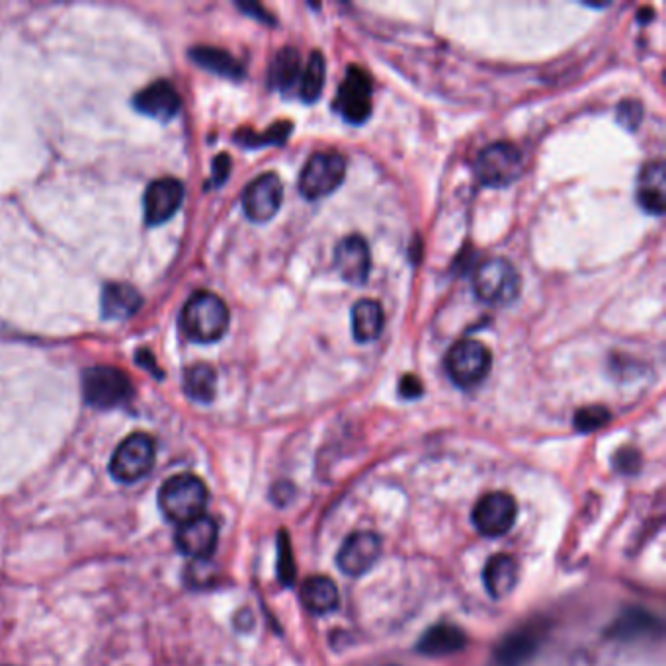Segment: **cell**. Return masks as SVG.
Segmentation results:
<instances>
[{
	"mask_svg": "<svg viewBox=\"0 0 666 666\" xmlns=\"http://www.w3.org/2000/svg\"><path fill=\"white\" fill-rule=\"evenodd\" d=\"M182 329L186 336L200 344L221 340L231 323L225 301L211 292H196L182 309Z\"/></svg>",
	"mask_w": 666,
	"mask_h": 666,
	"instance_id": "cell-1",
	"label": "cell"
},
{
	"mask_svg": "<svg viewBox=\"0 0 666 666\" xmlns=\"http://www.w3.org/2000/svg\"><path fill=\"white\" fill-rule=\"evenodd\" d=\"M206 504H208L206 483L190 473L170 477L159 491L161 512L165 514L167 520L178 526L202 516Z\"/></svg>",
	"mask_w": 666,
	"mask_h": 666,
	"instance_id": "cell-2",
	"label": "cell"
},
{
	"mask_svg": "<svg viewBox=\"0 0 666 666\" xmlns=\"http://www.w3.org/2000/svg\"><path fill=\"white\" fill-rule=\"evenodd\" d=\"M473 292L483 303L504 307L518 299L522 278L510 260L495 256L479 264L473 278Z\"/></svg>",
	"mask_w": 666,
	"mask_h": 666,
	"instance_id": "cell-3",
	"label": "cell"
},
{
	"mask_svg": "<svg viewBox=\"0 0 666 666\" xmlns=\"http://www.w3.org/2000/svg\"><path fill=\"white\" fill-rule=\"evenodd\" d=\"M446 372L461 389H473L487 379L493 368L491 350L479 340H458L446 354Z\"/></svg>",
	"mask_w": 666,
	"mask_h": 666,
	"instance_id": "cell-4",
	"label": "cell"
},
{
	"mask_svg": "<svg viewBox=\"0 0 666 666\" xmlns=\"http://www.w3.org/2000/svg\"><path fill=\"white\" fill-rule=\"evenodd\" d=\"M524 172L522 151L508 141H497L479 151L475 159V176L481 184L491 188H504L520 178Z\"/></svg>",
	"mask_w": 666,
	"mask_h": 666,
	"instance_id": "cell-5",
	"label": "cell"
},
{
	"mask_svg": "<svg viewBox=\"0 0 666 666\" xmlns=\"http://www.w3.org/2000/svg\"><path fill=\"white\" fill-rule=\"evenodd\" d=\"M346 178V161L334 151L315 153L299 174V192L305 200L317 202L331 196Z\"/></svg>",
	"mask_w": 666,
	"mask_h": 666,
	"instance_id": "cell-6",
	"label": "cell"
},
{
	"mask_svg": "<svg viewBox=\"0 0 666 666\" xmlns=\"http://www.w3.org/2000/svg\"><path fill=\"white\" fill-rule=\"evenodd\" d=\"M84 399L96 409H116L133 397L131 379L118 368L96 366L83 375Z\"/></svg>",
	"mask_w": 666,
	"mask_h": 666,
	"instance_id": "cell-7",
	"label": "cell"
},
{
	"mask_svg": "<svg viewBox=\"0 0 666 666\" xmlns=\"http://www.w3.org/2000/svg\"><path fill=\"white\" fill-rule=\"evenodd\" d=\"M155 456L157 448L153 438L149 434L135 432L116 448L110 461V473L120 483H137L153 469Z\"/></svg>",
	"mask_w": 666,
	"mask_h": 666,
	"instance_id": "cell-8",
	"label": "cell"
},
{
	"mask_svg": "<svg viewBox=\"0 0 666 666\" xmlns=\"http://www.w3.org/2000/svg\"><path fill=\"white\" fill-rule=\"evenodd\" d=\"M336 112L352 125L366 124L372 116V81L362 67H348L344 81L338 86Z\"/></svg>",
	"mask_w": 666,
	"mask_h": 666,
	"instance_id": "cell-9",
	"label": "cell"
},
{
	"mask_svg": "<svg viewBox=\"0 0 666 666\" xmlns=\"http://www.w3.org/2000/svg\"><path fill=\"white\" fill-rule=\"evenodd\" d=\"M284 202V184L276 172L256 176L243 192V209L252 223H268Z\"/></svg>",
	"mask_w": 666,
	"mask_h": 666,
	"instance_id": "cell-10",
	"label": "cell"
},
{
	"mask_svg": "<svg viewBox=\"0 0 666 666\" xmlns=\"http://www.w3.org/2000/svg\"><path fill=\"white\" fill-rule=\"evenodd\" d=\"M516 520V500L508 493H489L473 508L475 528L489 538L506 534Z\"/></svg>",
	"mask_w": 666,
	"mask_h": 666,
	"instance_id": "cell-11",
	"label": "cell"
},
{
	"mask_svg": "<svg viewBox=\"0 0 666 666\" xmlns=\"http://www.w3.org/2000/svg\"><path fill=\"white\" fill-rule=\"evenodd\" d=\"M334 266L340 278L352 286H364L372 272V254L364 237L348 235L334 249Z\"/></svg>",
	"mask_w": 666,
	"mask_h": 666,
	"instance_id": "cell-12",
	"label": "cell"
},
{
	"mask_svg": "<svg viewBox=\"0 0 666 666\" xmlns=\"http://www.w3.org/2000/svg\"><path fill=\"white\" fill-rule=\"evenodd\" d=\"M381 540L374 532H356L342 543L336 563L340 571L348 577H362L368 573L379 559Z\"/></svg>",
	"mask_w": 666,
	"mask_h": 666,
	"instance_id": "cell-13",
	"label": "cell"
},
{
	"mask_svg": "<svg viewBox=\"0 0 666 666\" xmlns=\"http://www.w3.org/2000/svg\"><path fill=\"white\" fill-rule=\"evenodd\" d=\"M184 202V186L176 178H159L149 184L143 206L149 225H163Z\"/></svg>",
	"mask_w": 666,
	"mask_h": 666,
	"instance_id": "cell-14",
	"label": "cell"
},
{
	"mask_svg": "<svg viewBox=\"0 0 666 666\" xmlns=\"http://www.w3.org/2000/svg\"><path fill=\"white\" fill-rule=\"evenodd\" d=\"M217 538H219V528L215 520L202 514L190 522L180 524L174 542L180 553L194 559H208L217 547Z\"/></svg>",
	"mask_w": 666,
	"mask_h": 666,
	"instance_id": "cell-15",
	"label": "cell"
},
{
	"mask_svg": "<svg viewBox=\"0 0 666 666\" xmlns=\"http://www.w3.org/2000/svg\"><path fill=\"white\" fill-rule=\"evenodd\" d=\"M180 104L182 102L176 88L168 81H155L139 90L133 98L137 112L159 122H170L178 114Z\"/></svg>",
	"mask_w": 666,
	"mask_h": 666,
	"instance_id": "cell-16",
	"label": "cell"
},
{
	"mask_svg": "<svg viewBox=\"0 0 666 666\" xmlns=\"http://www.w3.org/2000/svg\"><path fill=\"white\" fill-rule=\"evenodd\" d=\"M637 202L651 215L661 217L666 206L665 161L657 159L641 168L637 180Z\"/></svg>",
	"mask_w": 666,
	"mask_h": 666,
	"instance_id": "cell-17",
	"label": "cell"
},
{
	"mask_svg": "<svg viewBox=\"0 0 666 666\" xmlns=\"http://www.w3.org/2000/svg\"><path fill=\"white\" fill-rule=\"evenodd\" d=\"M143 305V297L133 286L124 282H110L102 292V317L124 321L133 317Z\"/></svg>",
	"mask_w": 666,
	"mask_h": 666,
	"instance_id": "cell-18",
	"label": "cell"
},
{
	"mask_svg": "<svg viewBox=\"0 0 666 666\" xmlns=\"http://www.w3.org/2000/svg\"><path fill=\"white\" fill-rule=\"evenodd\" d=\"M542 631L534 627H524L520 631L510 633L497 651V663L499 666L524 665L540 647Z\"/></svg>",
	"mask_w": 666,
	"mask_h": 666,
	"instance_id": "cell-19",
	"label": "cell"
},
{
	"mask_svg": "<svg viewBox=\"0 0 666 666\" xmlns=\"http://www.w3.org/2000/svg\"><path fill=\"white\" fill-rule=\"evenodd\" d=\"M192 61L206 69L213 75L231 79V81H241L245 77V69L243 65L225 49L221 47H211V45H198L190 51Z\"/></svg>",
	"mask_w": 666,
	"mask_h": 666,
	"instance_id": "cell-20",
	"label": "cell"
},
{
	"mask_svg": "<svg viewBox=\"0 0 666 666\" xmlns=\"http://www.w3.org/2000/svg\"><path fill=\"white\" fill-rule=\"evenodd\" d=\"M518 577H520V569H518L516 559L510 555H504V553L491 557L489 563L485 565V573H483V581L493 598L508 596L518 583Z\"/></svg>",
	"mask_w": 666,
	"mask_h": 666,
	"instance_id": "cell-21",
	"label": "cell"
},
{
	"mask_svg": "<svg viewBox=\"0 0 666 666\" xmlns=\"http://www.w3.org/2000/svg\"><path fill=\"white\" fill-rule=\"evenodd\" d=\"M465 645V633L454 625H434L418 641L417 651L428 657H446L458 653Z\"/></svg>",
	"mask_w": 666,
	"mask_h": 666,
	"instance_id": "cell-22",
	"label": "cell"
},
{
	"mask_svg": "<svg viewBox=\"0 0 666 666\" xmlns=\"http://www.w3.org/2000/svg\"><path fill=\"white\" fill-rule=\"evenodd\" d=\"M385 325L383 307L375 299H360L352 307V334L358 342H374Z\"/></svg>",
	"mask_w": 666,
	"mask_h": 666,
	"instance_id": "cell-23",
	"label": "cell"
},
{
	"mask_svg": "<svg viewBox=\"0 0 666 666\" xmlns=\"http://www.w3.org/2000/svg\"><path fill=\"white\" fill-rule=\"evenodd\" d=\"M301 600L313 614H331L338 608V588L329 577H309L301 586Z\"/></svg>",
	"mask_w": 666,
	"mask_h": 666,
	"instance_id": "cell-24",
	"label": "cell"
},
{
	"mask_svg": "<svg viewBox=\"0 0 666 666\" xmlns=\"http://www.w3.org/2000/svg\"><path fill=\"white\" fill-rule=\"evenodd\" d=\"M299 77H301V53L292 45H286L276 53L270 65L268 73L270 86L280 90L282 94H288L293 86L299 83Z\"/></svg>",
	"mask_w": 666,
	"mask_h": 666,
	"instance_id": "cell-25",
	"label": "cell"
},
{
	"mask_svg": "<svg viewBox=\"0 0 666 666\" xmlns=\"http://www.w3.org/2000/svg\"><path fill=\"white\" fill-rule=\"evenodd\" d=\"M184 391L186 395L202 405H208L215 399L217 391V374L209 364H194L184 375Z\"/></svg>",
	"mask_w": 666,
	"mask_h": 666,
	"instance_id": "cell-26",
	"label": "cell"
},
{
	"mask_svg": "<svg viewBox=\"0 0 666 666\" xmlns=\"http://www.w3.org/2000/svg\"><path fill=\"white\" fill-rule=\"evenodd\" d=\"M327 77V63L321 51H311L307 59V67L299 79V96L303 102L313 104L319 100Z\"/></svg>",
	"mask_w": 666,
	"mask_h": 666,
	"instance_id": "cell-27",
	"label": "cell"
},
{
	"mask_svg": "<svg viewBox=\"0 0 666 666\" xmlns=\"http://www.w3.org/2000/svg\"><path fill=\"white\" fill-rule=\"evenodd\" d=\"M292 129L293 125L290 122L274 124L264 133H256L252 129H241V131L235 133V141L243 147H250V149L264 147V145H282L288 139V135L292 133Z\"/></svg>",
	"mask_w": 666,
	"mask_h": 666,
	"instance_id": "cell-28",
	"label": "cell"
},
{
	"mask_svg": "<svg viewBox=\"0 0 666 666\" xmlns=\"http://www.w3.org/2000/svg\"><path fill=\"white\" fill-rule=\"evenodd\" d=\"M610 411L602 405H590L584 407L581 411H577L575 415V428L579 432H596L598 428L606 426L610 422Z\"/></svg>",
	"mask_w": 666,
	"mask_h": 666,
	"instance_id": "cell-29",
	"label": "cell"
},
{
	"mask_svg": "<svg viewBox=\"0 0 666 666\" xmlns=\"http://www.w3.org/2000/svg\"><path fill=\"white\" fill-rule=\"evenodd\" d=\"M653 624H655L653 616L633 610L618 620L612 633H616L618 637H635L639 635V631H653Z\"/></svg>",
	"mask_w": 666,
	"mask_h": 666,
	"instance_id": "cell-30",
	"label": "cell"
},
{
	"mask_svg": "<svg viewBox=\"0 0 666 666\" xmlns=\"http://www.w3.org/2000/svg\"><path fill=\"white\" fill-rule=\"evenodd\" d=\"M278 575L280 581L284 584H292L295 579V565H293L292 545L288 542L286 534H280V543H278Z\"/></svg>",
	"mask_w": 666,
	"mask_h": 666,
	"instance_id": "cell-31",
	"label": "cell"
},
{
	"mask_svg": "<svg viewBox=\"0 0 666 666\" xmlns=\"http://www.w3.org/2000/svg\"><path fill=\"white\" fill-rule=\"evenodd\" d=\"M618 122L624 125L625 129L635 131L641 122H643V106L637 100H624L618 106Z\"/></svg>",
	"mask_w": 666,
	"mask_h": 666,
	"instance_id": "cell-32",
	"label": "cell"
},
{
	"mask_svg": "<svg viewBox=\"0 0 666 666\" xmlns=\"http://www.w3.org/2000/svg\"><path fill=\"white\" fill-rule=\"evenodd\" d=\"M424 391L422 381L418 379L417 375L407 374L401 377L399 381V395L405 399H418Z\"/></svg>",
	"mask_w": 666,
	"mask_h": 666,
	"instance_id": "cell-33",
	"label": "cell"
},
{
	"mask_svg": "<svg viewBox=\"0 0 666 666\" xmlns=\"http://www.w3.org/2000/svg\"><path fill=\"white\" fill-rule=\"evenodd\" d=\"M229 172H231V159L227 153H221L215 157L213 161V174H211V182L215 186H221L225 184V180L229 178Z\"/></svg>",
	"mask_w": 666,
	"mask_h": 666,
	"instance_id": "cell-34",
	"label": "cell"
},
{
	"mask_svg": "<svg viewBox=\"0 0 666 666\" xmlns=\"http://www.w3.org/2000/svg\"><path fill=\"white\" fill-rule=\"evenodd\" d=\"M616 465L625 473H633L639 465V454L633 448H624L616 456Z\"/></svg>",
	"mask_w": 666,
	"mask_h": 666,
	"instance_id": "cell-35",
	"label": "cell"
},
{
	"mask_svg": "<svg viewBox=\"0 0 666 666\" xmlns=\"http://www.w3.org/2000/svg\"><path fill=\"white\" fill-rule=\"evenodd\" d=\"M137 364H139L141 368L149 370V372L155 375V377H163V372L157 368L155 358H153V354H151L149 350H139V352H137Z\"/></svg>",
	"mask_w": 666,
	"mask_h": 666,
	"instance_id": "cell-36",
	"label": "cell"
},
{
	"mask_svg": "<svg viewBox=\"0 0 666 666\" xmlns=\"http://www.w3.org/2000/svg\"><path fill=\"white\" fill-rule=\"evenodd\" d=\"M241 10H245V12H249V14H256L254 18H258V20H262V22H268V24H274V20L270 18V14L268 12H264L258 4H241Z\"/></svg>",
	"mask_w": 666,
	"mask_h": 666,
	"instance_id": "cell-37",
	"label": "cell"
},
{
	"mask_svg": "<svg viewBox=\"0 0 666 666\" xmlns=\"http://www.w3.org/2000/svg\"><path fill=\"white\" fill-rule=\"evenodd\" d=\"M639 22H649V20H653V10L651 8H643L641 12H639Z\"/></svg>",
	"mask_w": 666,
	"mask_h": 666,
	"instance_id": "cell-38",
	"label": "cell"
}]
</instances>
